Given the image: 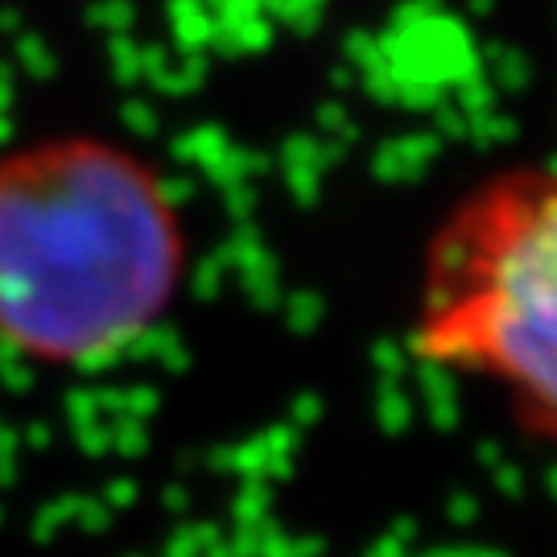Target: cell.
<instances>
[{"mask_svg": "<svg viewBox=\"0 0 557 557\" xmlns=\"http://www.w3.org/2000/svg\"><path fill=\"white\" fill-rule=\"evenodd\" d=\"M186 273V232L158 174L108 140L0 158V347L91 368L145 338Z\"/></svg>", "mask_w": 557, "mask_h": 557, "instance_id": "6da1fadb", "label": "cell"}, {"mask_svg": "<svg viewBox=\"0 0 557 557\" xmlns=\"http://www.w3.org/2000/svg\"><path fill=\"white\" fill-rule=\"evenodd\" d=\"M409 351L557 442V170L479 182L421 264Z\"/></svg>", "mask_w": 557, "mask_h": 557, "instance_id": "7a4b0ae2", "label": "cell"}]
</instances>
